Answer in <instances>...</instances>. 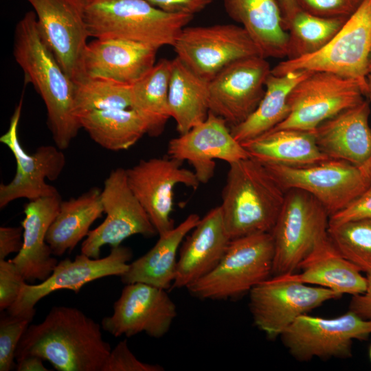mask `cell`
I'll use <instances>...</instances> for the list:
<instances>
[{"instance_id":"6da1fadb","label":"cell","mask_w":371,"mask_h":371,"mask_svg":"<svg viewBox=\"0 0 371 371\" xmlns=\"http://www.w3.org/2000/svg\"><path fill=\"white\" fill-rule=\"evenodd\" d=\"M12 52L25 84L31 83L44 102L56 146L68 148L81 128L74 109L76 85L45 42L34 11L16 23Z\"/></svg>"},{"instance_id":"7a4b0ae2","label":"cell","mask_w":371,"mask_h":371,"mask_svg":"<svg viewBox=\"0 0 371 371\" xmlns=\"http://www.w3.org/2000/svg\"><path fill=\"white\" fill-rule=\"evenodd\" d=\"M102 329L76 307L53 306L41 322L29 325L15 359L36 355L58 371H101L111 350Z\"/></svg>"},{"instance_id":"3957f363","label":"cell","mask_w":371,"mask_h":371,"mask_svg":"<svg viewBox=\"0 0 371 371\" xmlns=\"http://www.w3.org/2000/svg\"><path fill=\"white\" fill-rule=\"evenodd\" d=\"M229 166L219 206L230 239L271 232L285 191L261 163L251 157Z\"/></svg>"},{"instance_id":"277c9868","label":"cell","mask_w":371,"mask_h":371,"mask_svg":"<svg viewBox=\"0 0 371 371\" xmlns=\"http://www.w3.org/2000/svg\"><path fill=\"white\" fill-rule=\"evenodd\" d=\"M90 36L120 38L157 49L173 46L193 15L165 12L146 0H83Z\"/></svg>"},{"instance_id":"5b68a950","label":"cell","mask_w":371,"mask_h":371,"mask_svg":"<svg viewBox=\"0 0 371 371\" xmlns=\"http://www.w3.org/2000/svg\"><path fill=\"white\" fill-rule=\"evenodd\" d=\"M273 258L274 245L270 232L232 239L215 268L187 290L200 300L235 299L269 278Z\"/></svg>"},{"instance_id":"8992f818","label":"cell","mask_w":371,"mask_h":371,"mask_svg":"<svg viewBox=\"0 0 371 371\" xmlns=\"http://www.w3.org/2000/svg\"><path fill=\"white\" fill-rule=\"evenodd\" d=\"M330 215L313 195L300 189L285 191L272 229V275L293 273L315 247L328 237Z\"/></svg>"},{"instance_id":"52a82bcc","label":"cell","mask_w":371,"mask_h":371,"mask_svg":"<svg viewBox=\"0 0 371 371\" xmlns=\"http://www.w3.org/2000/svg\"><path fill=\"white\" fill-rule=\"evenodd\" d=\"M371 52V0H363L333 38L320 50L295 59H284L271 74L308 70L327 71L360 82L367 89Z\"/></svg>"},{"instance_id":"ba28073f","label":"cell","mask_w":371,"mask_h":371,"mask_svg":"<svg viewBox=\"0 0 371 371\" xmlns=\"http://www.w3.org/2000/svg\"><path fill=\"white\" fill-rule=\"evenodd\" d=\"M341 295L305 284L293 273L273 276L249 293V308L255 325L271 339L280 336L298 317Z\"/></svg>"},{"instance_id":"9c48e42d","label":"cell","mask_w":371,"mask_h":371,"mask_svg":"<svg viewBox=\"0 0 371 371\" xmlns=\"http://www.w3.org/2000/svg\"><path fill=\"white\" fill-rule=\"evenodd\" d=\"M365 95L366 88L355 79L327 71H311L291 90L289 113L273 128L313 131L324 121L361 103Z\"/></svg>"},{"instance_id":"30bf717a","label":"cell","mask_w":371,"mask_h":371,"mask_svg":"<svg viewBox=\"0 0 371 371\" xmlns=\"http://www.w3.org/2000/svg\"><path fill=\"white\" fill-rule=\"evenodd\" d=\"M262 165L284 191L307 192L322 204L330 216L369 190L359 166L344 160L328 159L299 167Z\"/></svg>"},{"instance_id":"8fae6325","label":"cell","mask_w":371,"mask_h":371,"mask_svg":"<svg viewBox=\"0 0 371 371\" xmlns=\"http://www.w3.org/2000/svg\"><path fill=\"white\" fill-rule=\"evenodd\" d=\"M172 47L176 57L208 81L234 61L262 56L248 32L232 23L187 25Z\"/></svg>"},{"instance_id":"7c38bea8","label":"cell","mask_w":371,"mask_h":371,"mask_svg":"<svg viewBox=\"0 0 371 371\" xmlns=\"http://www.w3.org/2000/svg\"><path fill=\"white\" fill-rule=\"evenodd\" d=\"M370 334L371 319L348 311L334 318L302 315L280 337L292 357L308 361L350 357L353 340H366Z\"/></svg>"},{"instance_id":"4fadbf2b","label":"cell","mask_w":371,"mask_h":371,"mask_svg":"<svg viewBox=\"0 0 371 371\" xmlns=\"http://www.w3.org/2000/svg\"><path fill=\"white\" fill-rule=\"evenodd\" d=\"M105 219L90 230L81 245V253L99 258L101 248L121 245L126 238L137 234L152 237L157 232L148 214L130 188L126 169L117 168L110 172L101 190Z\"/></svg>"},{"instance_id":"5bb4252c","label":"cell","mask_w":371,"mask_h":371,"mask_svg":"<svg viewBox=\"0 0 371 371\" xmlns=\"http://www.w3.org/2000/svg\"><path fill=\"white\" fill-rule=\"evenodd\" d=\"M22 105L23 95L10 117L8 129L0 137V142L10 150L16 163L14 178L0 185L1 209L18 199L32 201L60 194L45 179L55 181L59 177L66 164L65 154L49 145L41 146L32 154L23 149L18 135Z\"/></svg>"},{"instance_id":"9a60e30c","label":"cell","mask_w":371,"mask_h":371,"mask_svg":"<svg viewBox=\"0 0 371 371\" xmlns=\"http://www.w3.org/2000/svg\"><path fill=\"white\" fill-rule=\"evenodd\" d=\"M132 257L131 249L121 245L112 247L110 254L102 258H92L81 253L74 260H62L44 281L37 284L25 282L17 300L6 311L32 321L34 307L43 297L60 289L78 293L90 282L107 276H121L127 271Z\"/></svg>"},{"instance_id":"2e32d148","label":"cell","mask_w":371,"mask_h":371,"mask_svg":"<svg viewBox=\"0 0 371 371\" xmlns=\"http://www.w3.org/2000/svg\"><path fill=\"white\" fill-rule=\"evenodd\" d=\"M182 163L168 156L153 157L126 169L128 186L159 236L175 227L171 214L175 186L183 184L196 190L200 183L194 172L182 168Z\"/></svg>"},{"instance_id":"e0dca14e","label":"cell","mask_w":371,"mask_h":371,"mask_svg":"<svg viewBox=\"0 0 371 371\" xmlns=\"http://www.w3.org/2000/svg\"><path fill=\"white\" fill-rule=\"evenodd\" d=\"M271 68L258 55L233 62L210 81V112L230 126L244 122L257 108Z\"/></svg>"},{"instance_id":"ac0fdd59","label":"cell","mask_w":371,"mask_h":371,"mask_svg":"<svg viewBox=\"0 0 371 371\" xmlns=\"http://www.w3.org/2000/svg\"><path fill=\"white\" fill-rule=\"evenodd\" d=\"M166 291L142 282L126 284L113 304V314L102 319V330L115 337L140 333L154 338L164 337L177 315Z\"/></svg>"},{"instance_id":"d6986e66","label":"cell","mask_w":371,"mask_h":371,"mask_svg":"<svg viewBox=\"0 0 371 371\" xmlns=\"http://www.w3.org/2000/svg\"><path fill=\"white\" fill-rule=\"evenodd\" d=\"M26 1L34 9L45 42L76 84L82 78V60L90 36L83 0Z\"/></svg>"},{"instance_id":"ffe728a7","label":"cell","mask_w":371,"mask_h":371,"mask_svg":"<svg viewBox=\"0 0 371 371\" xmlns=\"http://www.w3.org/2000/svg\"><path fill=\"white\" fill-rule=\"evenodd\" d=\"M167 153L171 158L187 161L200 183H206L213 177L215 159L230 164L249 157L227 122L211 112L203 122L170 139Z\"/></svg>"},{"instance_id":"44dd1931","label":"cell","mask_w":371,"mask_h":371,"mask_svg":"<svg viewBox=\"0 0 371 371\" xmlns=\"http://www.w3.org/2000/svg\"><path fill=\"white\" fill-rule=\"evenodd\" d=\"M157 50L124 39L95 38L85 48L80 81L85 78H104L133 84L155 65Z\"/></svg>"},{"instance_id":"7402d4cb","label":"cell","mask_w":371,"mask_h":371,"mask_svg":"<svg viewBox=\"0 0 371 371\" xmlns=\"http://www.w3.org/2000/svg\"><path fill=\"white\" fill-rule=\"evenodd\" d=\"M230 240L220 206L211 209L181 243L171 289H187L210 273L221 260Z\"/></svg>"},{"instance_id":"603a6c76","label":"cell","mask_w":371,"mask_h":371,"mask_svg":"<svg viewBox=\"0 0 371 371\" xmlns=\"http://www.w3.org/2000/svg\"><path fill=\"white\" fill-rule=\"evenodd\" d=\"M62 201L60 194L29 201L24 205L23 246L11 259L25 281L46 280L58 264L46 242L47 231Z\"/></svg>"},{"instance_id":"cb8c5ba5","label":"cell","mask_w":371,"mask_h":371,"mask_svg":"<svg viewBox=\"0 0 371 371\" xmlns=\"http://www.w3.org/2000/svg\"><path fill=\"white\" fill-rule=\"evenodd\" d=\"M370 113L364 100L322 122L313 131L320 150L329 159L362 165L371 156Z\"/></svg>"},{"instance_id":"d4e9b609","label":"cell","mask_w":371,"mask_h":371,"mask_svg":"<svg viewBox=\"0 0 371 371\" xmlns=\"http://www.w3.org/2000/svg\"><path fill=\"white\" fill-rule=\"evenodd\" d=\"M227 15L248 32L265 58H286L288 34L278 0H223Z\"/></svg>"},{"instance_id":"484cf974","label":"cell","mask_w":371,"mask_h":371,"mask_svg":"<svg viewBox=\"0 0 371 371\" xmlns=\"http://www.w3.org/2000/svg\"><path fill=\"white\" fill-rule=\"evenodd\" d=\"M241 144L249 157L262 164L299 167L329 159L319 148L313 131L273 128Z\"/></svg>"},{"instance_id":"4316f807","label":"cell","mask_w":371,"mask_h":371,"mask_svg":"<svg viewBox=\"0 0 371 371\" xmlns=\"http://www.w3.org/2000/svg\"><path fill=\"white\" fill-rule=\"evenodd\" d=\"M200 219L197 214H191L168 232L159 236L148 251L129 263L127 271L120 276L122 282H142L166 290L171 289L181 245Z\"/></svg>"},{"instance_id":"83f0119b","label":"cell","mask_w":371,"mask_h":371,"mask_svg":"<svg viewBox=\"0 0 371 371\" xmlns=\"http://www.w3.org/2000/svg\"><path fill=\"white\" fill-rule=\"evenodd\" d=\"M300 273H293L301 282L329 289L340 295L361 294L367 278L333 245L329 238L319 243L300 263Z\"/></svg>"},{"instance_id":"f1b7e54d","label":"cell","mask_w":371,"mask_h":371,"mask_svg":"<svg viewBox=\"0 0 371 371\" xmlns=\"http://www.w3.org/2000/svg\"><path fill=\"white\" fill-rule=\"evenodd\" d=\"M168 105L179 135L203 122L210 113V81L177 57L171 60Z\"/></svg>"},{"instance_id":"f546056e","label":"cell","mask_w":371,"mask_h":371,"mask_svg":"<svg viewBox=\"0 0 371 371\" xmlns=\"http://www.w3.org/2000/svg\"><path fill=\"white\" fill-rule=\"evenodd\" d=\"M103 213L101 190L98 188H92L77 198L62 201L46 235L53 254L61 256L75 249Z\"/></svg>"},{"instance_id":"4dcf8cb0","label":"cell","mask_w":371,"mask_h":371,"mask_svg":"<svg viewBox=\"0 0 371 371\" xmlns=\"http://www.w3.org/2000/svg\"><path fill=\"white\" fill-rule=\"evenodd\" d=\"M311 71L298 70L280 76L271 73L265 94L256 110L244 122L230 127L234 138L241 144L281 123L289 113L288 99L291 90Z\"/></svg>"},{"instance_id":"1f68e13d","label":"cell","mask_w":371,"mask_h":371,"mask_svg":"<svg viewBox=\"0 0 371 371\" xmlns=\"http://www.w3.org/2000/svg\"><path fill=\"white\" fill-rule=\"evenodd\" d=\"M76 117L94 142L112 151L127 150L146 134L144 122L131 108L92 110Z\"/></svg>"},{"instance_id":"d6a6232c","label":"cell","mask_w":371,"mask_h":371,"mask_svg":"<svg viewBox=\"0 0 371 371\" xmlns=\"http://www.w3.org/2000/svg\"><path fill=\"white\" fill-rule=\"evenodd\" d=\"M171 60L162 58L144 76L131 84V106L142 118L146 134L158 137L171 117L168 89Z\"/></svg>"},{"instance_id":"836d02e7","label":"cell","mask_w":371,"mask_h":371,"mask_svg":"<svg viewBox=\"0 0 371 371\" xmlns=\"http://www.w3.org/2000/svg\"><path fill=\"white\" fill-rule=\"evenodd\" d=\"M347 19L322 17L298 9L284 25L288 34L285 59H295L320 50Z\"/></svg>"},{"instance_id":"e575fe53","label":"cell","mask_w":371,"mask_h":371,"mask_svg":"<svg viewBox=\"0 0 371 371\" xmlns=\"http://www.w3.org/2000/svg\"><path fill=\"white\" fill-rule=\"evenodd\" d=\"M328 235L346 259L360 271L371 273V218L328 223Z\"/></svg>"},{"instance_id":"d590c367","label":"cell","mask_w":371,"mask_h":371,"mask_svg":"<svg viewBox=\"0 0 371 371\" xmlns=\"http://www.w3.org/2000/svg\"><path fill=\"white\" fill-rule=\"evenodd\" d=\"M75 85L76 115L92 110L131 106V84L104 78H85Z\"/></svg>"},{"instance_id":"8d00e7d4","label":"cell","mask_w":371,"mask_h":371,"mask_svg":"<svg viewBox=\"0 0 371 371\" xmlns=\"http://www.w3.org/2000/svg\"><path fill=\"white\" fill-rule=\"evenodd\" d=\"M32 320L8 313L0 318V371H10L14 366L15 352L19 341Z\"/></svg>"},{"instance_id":"74e56055","label":"cell","mask_w":371,"mask_h":371,"mask_svg":"<svg viewBox=\"0 0 371 371\" xmlns=\"http://www.w3.org/2000/svg\"><path fill=\"white\" fill-rule=\"evenodd\" d=\"M363 0H295L298 9L326 18L348 19Z\"/></svg>"},{"instance_id":"f35d334b","label":"cell","mask_w":371,"mask_h":371,"mask_svg":"<svg viewBox=\"0 0 371 371\" xmlns=\"http://www.w3.org/2000/svg\"><path fill=\"white\" fill-rule=\"evenodd\" d=\"M158 364L139 361L128 346L126 339L122 340L111 349L101 371H163Z\"/></svg>"},{"instance_id":"ab89813d","label":"cell","mask_w":371,"mask_h":371,"mask_svg":"<svg viewBox=\"0 0 371 371\" xmlns=\"http://www.w3.org/2000/svg\"><path fill=\"white\" fill-rule=\"evenodd\" d=\"M26 282L11 259L0 260V311L8 309L18 299Z\"/></svg>"},{"instance_id":"60d3db41","label":"cell","mask_w":371,"mask_h":371,"mask_svg":"<svg viewBox=\"0 0 371 371\" xmlns=\"http://www.w3.org/2000/svg\"><path fill=\"white\" fill-rule=\"evenodd\" d=\"M364 218H371V190L365 192L341 211L331 215L329 223Z\"/></svg>"},{"instance_id":"b9f144b4","label":"cell","mask_w":371,"mask_h":371,"mask_svg":"<svg viewBox=\"0 0 371 371\" xmlns=\"http://www.w3.org/2000/svg\"><path fill=\"white\" fill-rule=\"evenodd\" d=\"M167 12L193 15L201 12L214 0H146Z\"/></svg>"},{"instance_id":"7bdbcfd3","label":"cell","mask_w":371,"mask_h":371,"mask_svg":"<svg viewBox=\"0 0 371 371\" xmlns=\"http://www.w3.org/2000/svg\"><path fill=\"white\" fill-rule=\"evenodd\" d=\"M21 227H0V260L5 259L13 253L18 254L23 246Z\"/></svg>"},{"instance_id":"ee69618b","label":"cell","mask_w":371,"mask_h":371,"mask_svg":"<svg viewBox=\"0 0 371 371\" xmlns=\"http://www.w3.org/2000/svg\"><path fill=\"white\" fill-rule=\"evenodd\" d=\"M367 286L364 292L353 295L349 311L365 319H371V273H367Z\"/></svg>"},{"instance_id":"f6af8a7d","label":"cell","mask_w":371,"mask_h":371,"mask_svg":"<svg viewBox=\"0 0 371 371\" xmlns=\"http://www.w3.org/2000/svg\"><path fill=\"white\" fill-rule=\"evenodd\" d=\"M43 361L38 356L28 355L17 360L15 368L17 371H48Z\"/></svg>"},{"instance_id":"bcb514c9","label":"cell","mask_w":371,"mask_h":371,"mask_svg":"<svg viewBox=\"0 0 371 371\" xmlns=\"http://www.w3.org/2000/svg\"><path fill=\"white\" fill-rule=\"evenodd\" d=\"M280 4L282 16L283 25L292 17L294 13L298 10L295 0H278Z\"/></svg>"},{"instance_id":"7dc6e473","label":"cell","mask_w":371,"mask_h":371,"mask_svg":"<svg viewBox=\"0 0 371 371\" xmlns=\"http://www.w3.org/2000/svg\"><path fill=\"white\" fill-rule=\"evenodd\" d=\"M359 168L371 190V156Z\"/></svg>"},{"instance_id":"c3c4849f","label":"cell","mask_w":371,"mask_h":371,"mask_svg":"<svg viewBox=\"0 0 371 371\" xmlns=\"http://www.w3.org/2000/svg\"><path fill=\"white\" fill-rule=\"evenodd\" d=\"M367 85H368V91L367 95L369 96L371 101V73L367 76Z\"/></svg>"},{"instance_id":"681fc988","label":"cell","mask_w":371,"mask_h":371,"mask_svg":"<svg viewBox=\"0 0 371 371\" xmlns=\"http://www.w3.org/2000/svg\"><path fill=\"white\" fill-rule=\"evenodd\" d=\"M368 74L371 73V52H370L369 59H368Z\"/></svg>"},{"instance_id":"f907efd6","label":"cell","mask_w":371,"mask_h":371,"mask_svg":"<svg viewBox=\"0 0 371 371\" xmlns=\"http://www.w3.org/2000/svg\"><path fill=\"white\" fill-rule=\"evenodd\" d=\"M369 357H370V361H371V346H370V350H369Z\"/></svg>"}]
</instances>
